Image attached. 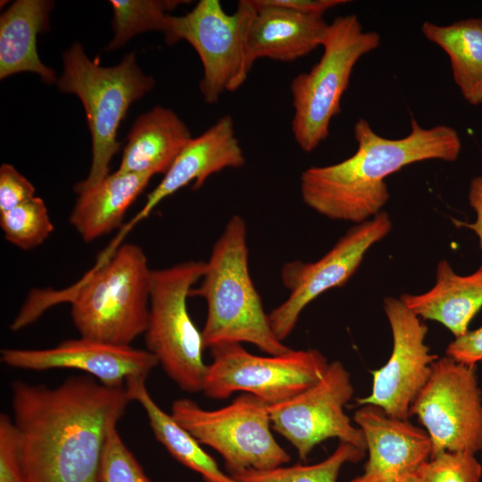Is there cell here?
Instances as JSON below:
<instances>
[{
	"label": "cell",
	"mask_w": 482,
	"mask_h": 482,
	"mask_svg": "<svg viewBox=\"0 0 482 482\" xmlns=\"http://www.w3.org/2000/svg\"><path fill=\"white\" fill-rule=\"evenodd\" d=\"M400 299L420 319L436 321L455 337H461L482 308V269L460 275L447 260H441L435 285L429 290L419 295L403 294Z\"/></svg>",
	"instance_id": "19"
},
{
	"label": "cell",
	"mask_w": 482,
	"mask_h": 482,
	"mask_svg": "<svg viewBox=\"0 0 482 482\" xmlns=\"http://www.w3.org/2000/svg\"><path fill=\"white\" fill-rule=\"evenodd\" d=\"M152 270L143 249L124 244L101 257L82 278L62 291H31L11 325L19 330L47 308L68 302L81 337L130 345L147 328Z\"/></svg>",
	"instance_id": "3"
},
{
	"label": "cell",
	"mask_w": 482,
	"mask_h": 482,
	"mask_svg": "<svg viewBox=\"0 0 482 482\" xmlns=\"http://www.w3.org/2000/svg\"><path fill=\"white\" fill-rule=\"evenodd\" d=\"M0 227L4 238L22 250L40 245L54 229L45 202L37 196L0 213Z\"/></svg>",
	"instance_id": "27"
},
{
	"label": "cell",
	"mask_w": 482,
	"mask_h": 482,
	"mask_svg": "<svg viewBox=\"0 0 482 482\" xmlns=\"http://www.w3.org/2000/svg\"><path fill=\"white\" fill-rule=\"evenodd\" d=\"M445 355L467 365L482 363V326L455 337L447 345Z\"/></svg>",
	"instance_id": "32"
},
{
	"label": "cell",
	"mask_w": 482,
	"mask_h": 482,
	"mask_svg": "<svg viewBox=\"0 0 482 482\" xmlns=\"http://www.w3.org/2000/svg\"><path fill=\"white\" fill-rule=\"evenodd\" d=\"M253 2L255 12L247 35L253 64L260 58L294 62L322 45L328 25L323 17Z\"/></svg>",
	"instance_id": "18"
},
{
	"label": "cell",
	"mask_w": 482,
	"mask_h": 482,
	"mask_svg": "<svg viewBox=\"0 0 482 482\" xmlns=\"http://www.w3.org/2000/svg\"><path fill=\"white\" fill-rule=\"evenodd\" d=\"M145 380L141 377L129 378L125 388L130 400L144 409L157 441L175 460L200 474L204 482H238L223 472L201 444L157 405L146 388Z\"/></svg>",
	"instance_id": "24"
},
{
	"label": "cell",
	"mask_w": 482,
	"mask_h": 482,
	"mask_svg": "<svg viewBox=\"0 0 482 482\" xmlns=\"http://www.w3.org/2000/svg\"><path fill=\"white\" fill-rule=\"evenodd\" d=\"M254 12L253 0H240L232 14L219 0H201L184 15H169L165 41L171 46L185 40L197 53L203 65L199 88L206 104H216L223 93L237 90L247 79L253 65L247 35Z\"/></svg>",
	"instance_id": "8"
},
{
	"label": "cell",
	"mask_w": 482,
	"mask_h": 482,
	"mask_svg": "<svg viewBox=\"0 0 482 482\" xmlns=\"http://www.w3.org/2000/svg\"><path fill=\"white\" fill-rule=\"evenodd\" d=\"M245 162L234 120L230 115H223L201 135L189 140L161 182L148 194L144 207L129 229L147 217L159 203L189 183L193 182L192 189L197 190L212 174L227 168H240Z\"/></svg>",
	"instance_id": "17"
},
{
	"label": "cell",
	"mask_w": 482,
	"mask_h": 482,
	"mask_svg": "<svg viewBox=\"0 0 482 482\" xmlns=\"http://www.w3.org/2000/svg\"><path fill=\"white\" fill-rule=\"evenodd\" d=\"M99 482H151L114 426L102 455Z\"/></svg>",
	"instance_id": "29"
},
{
	"label": "cell",
	"mask_w": 482,
	"mask_h": 482,
	"mask_svg": "<svg viewBox=\"0 0 482 482\" xmlns=\"http://www.w3.org/2000/svg\"><path fill=\"white\" fill-rule=\"evenodd\" d=\"M153 175L120 172L109 174L96 186L78 194L70 223L85 242H91L118 228Z\"/></svg>",
	"instance_id": "22"
},
{
	"label": "cell",
	"mask_w": 482,
	"mask_h": 482,
	"mask_svg": "<svg viewBox=\"0 0 482 482\" xmlns=\"http://www.w3.org/2000/svg\"><path fill=\"white\" fill-rule=\"evenodd\" d=\"M210 350L212 362L207 367L202 392L215 400L242 392L269 405L277 404L318 382L329 364L317 349L259 356L240 343H222Z\"/></svg>",
	"instance_id": "10"
},
{
	"label": "cell",
	"mask_w": 482,
	"mask_h": 482,
	"mask_svg": "<svg viewBox=\"0 0 482 482\" xmlns=\"http://www.w3.org/2000/svg\"><path fill=\"white\" fill-rule=\"evenodd\" d=\"M170 415L201 445L220 454L229 475L270 470L291 460L271 433L269 404L242 393L229 404L205 410L188 398L175 400Z\"/></svg>",
	"instance_id": "9"
},
{
	"label": "cell",
	"mask_w": 482,
	"mask_h": 482,
	"mask_svg": "<svg viewBox=\"0 0 482 482\" xmlns=\"http://www.w3.org/2000/svg\"><path fill=\"white\" fill-rule=\"evenodd\" d=\"M191 138L175 112L156 105L133 123L117 170L164 175Z\"/></svg>",
	"instance_id": "20"
},
{
	"label": "cell",
	"mask_w": 482,
	"mask_h": 482,
	"mask_svg": "<svg viewBox=\"0 0 482 482\" xmlns=\"http://www.w3.org/2000/svg\"><path fill=\"white\" fill-rule=\"evenodd\" d=\"M418 473L425 482H480L482 466L475 453L442 452L431 456Z\"/></svg>",
	"instance_id": "28"
},
{
	"label": "cell",
	"mask_w": 482,
	"mask_h": 482,
	"mask_svg": "<svg viewBox=\"0 0 482 482\" xmlns=\"http://www.w3.org/2000/svg\"><path fill=\"white\" fill-rule=\"evenodd\" d=\"M54 2L17 0L0 18V79L29 71L46 84L57 82L56 73L40 60L37 39L49 29Z\"/></svg>",
	"instance_id": "21"
},
{
	"label": "cell",
	"mask_w": 482,
	"mask_h": 482,
	"mask_svg": "<svg viewBox=\"0 0 482 482\" xmlns=\"http://www.w3.org/2000/svg\"><path fill=\"white\" fill-rule=\"evenodd\" d=\"M188 1L181 0H112L113 37L107 50L124 46L133 37L150 30L163 31L169 12Z\"/></svg>",
	"instance_id": "26"
},
{
	"label": "cell",
	"mask_w": 482,
	"mask_h": 482,
	"mask_svg": "<svg viewBox=\"0 0 482 482\" xmlns=\"http://www.w3.org/2000/svg\"><path fill=\"white\" fill-rule=\"evenodd\" d=\"M35 187L12 164L0 167V213L9 211L34 197Z\"/></svg>",
	"instance_id": "31"
},
{
	"label": "cell",
	"mask_w": 482,
	"mask_h": 482,
	"mask_svg": "<svg viewBox=\"0 0 482 482\" xmlns=\"http://www.w3.org/2000/svg\"><path fill=\"white\" fill-rule=\"evenodd\" d=\"M421 32L449 57L454 83L466 102L482 105V18L448 25L425 21Z\"/></svg>",
	"instance_id": "23"
},
{
	"label": "cell",
	"mask_w": 482,
	"mask_h": 482,
	"mask_svg": "<svg viewBox=\"0 0 482 482\" xmlns=\"http://www.w3.org/2000/svg\"><path fill=\"white\" fill-rule=\"evenodd\" d=\"M63 71L58 89L77 96L85 109L92 141V161L87 178L74 186L79 194L102 181L120 149L117 132L129 106L154 87V79L138 66L130 53L114 66L90 59L79 43L62 54Z\"/></svg>",
	"instance_id": "5"
},
{
	"label": "cell",
	"mask_w": 482,
	"mask_h": 482,
	"mask_svg": "<svg viewBox=\"0 0 482 482\" xmlns=\"http://www.w3.org/2000/svg\"><path fill=\"white\" fill-rule=\"evenodd\" d=\"M265 5L292 10L300 13L320 16L328 10L348 3L346 0H258Z\"/></svg>",
	"instance_id": "33"
},
{
	"label": "cell",
	"mask_w": 482,
	"mask_h": 482,
	"mask_svg": "<svg viewBox=\"0 0 482 482\" xmlns=\"http://www.w3.org/2000/svg\"><path fill=\"white\" fill-rule=\"evenodd\" d=\"M380 41L378 32L365 30L355 14L337 16L328 25L320 59L290 83L292 133L303 152L313 151L328 137L331 120L341 112L354 66Z\"/></svg>",
	"instance_id": "6"
},
{
	"label": "cell",
	"mask_w": 482,
	"mask_h": 482,
	"mask_svg": "<svg viewBox=\"0 0 482 482\" xmlns=\"http://www.w3.org/2000/svg\"><path fill=\"white\" fill-rule=\"evenodd\" d=\"M383 309L392 332V353L381 368L371 372L370 394L356 401L359 406L372 405L391 418L408 420L438 356L425 343L427 325L400 298L385 297Z\"/></svg>",
	"instance_id": "14"
},
{
	"label": "cell",
	"mask_w": 482,
	"mask_h": 482,
	"mask_svg": "<svg viewBox=\"0 0 482 482\" xmlns=\"http://www.w3.org/2000/svg\"><path fill=\"white\" fill-rule=\"evenodd\" d=\"M356 152L327 166L305 169L300 178L303 203L335 220L364 222L382 211L390 194L385 179L403 167L428 160L455 162L461 150L453 127L423 128L411 118V131L391 139L376 133L360 118L353 126Z\"/></svg>",
	"instance_id": "2"
},
{
	"label": "cell",
	"mask_w": 482,
	"mask_h": 482,
	"mask_svg": "<svg viewBox=\"0 0 482 482\" xmlns=\"http://www.w3.org/2000/svg\"><path fill=\"white\" fill-rule=\"evenodd\" d=\"M0 482H24L17 429L4 413L0 416Z\"/></svg>",
	"instance_id": "30"
},
{
	"label": "cell",
	"mask_w": 482,
	"mask_h": 482,
	"mask_svg": "<svg viewBox=\"0 0 482 482\" xmlns=\"http://www.w3.org/2000/svg\"><path fill=\"white\" fill-rule=\"evenodd\" d=\"M1 361L10 367L36 371L74 369L112 388L125 387L131 378H147L159 364L147 350L85 337L65 340L47 349L4 348Z\"/></svg>",
	"instance_id": "15"
},
{
	"label": "cell",
	"mask_w": 482,
	"mask_h": 482,
	"mask_svg": "<svg viewBox=\"0 0 482 482\" xmlns=\"http://www.w3.org/2000/svg\"><path fill=\"white\" fill-rule=\"evenodd\" d=\"M392 229L389 215L381 211L350 228L320 259L292 261L281 269L289 295L269 313L271 328L283 342L295 328L303 309L324 292L344 286L356 272L367 252Z\"/></svg>",
	"instance_id": "12"
},
{
	"label": "cell",
	"mask_w": 482,
	"mask_h": 482,
	"mask_svg": "<svg viewBox=\"0 0 482 482\" xmlns=\"http://www.w3.org/2000/svg\"><path fill=\"white\" fill-rule=\"evenodd\" d=\"M468 199L476 214L475 221L471 223L455 221V224L467 228L477 235L482 253V175L476 176L470 180ZM479 267L482 269V262Z\"/></svg>",
	"instance_id": "34"
},
{
	"label": "cell",
	"mask_w": 482,
	"mask_h": 482,
	"mask_svg": "<svg viewBox=\"0 0 482 482\" xmlns=\"http://www.w3.org/2000/svg\"><path fill=\"white\" fill-rule=\"evenodd\" d=\"M366 450L345 442H339L336 450L325 460L314 464L279 466L270 470H245L230 476L238 482H337L345 463L363 459Z\"/></svg>",
	"instance_id": "25"
},
{
	"label": "cell",
	"mask_w": 482,
	"mask_h": 482,
	"mask_svg": "<svg viewBox=\"0 0 482 482\" xmlns=\"http://www.w3.org/2000/svg\"><path fill=\"white\" fill-rule=\"evenodd\" d=\"M353 420L369 455L363 472L350 482H405L431 457L428 433L408 420L391 418L372 405L361 406Z\"/></svg>",
	"instance_id": "16"
},
{
	"label": "cell",
	"mask_w": 482,
	"mask_h": 482,
	"mask_svg": "<svg viewBox=\"0 0 482 482\" xmlns=\"http://www.w3.org/2000/svg\"><path fill=\"white\" fill-rule=\"evenodd\" d=\"M405 482H425L422 477L417 472L411 476Z\"/></svg>",
	"instance_id": "35"
},
{
	"label": "cell",
	"mask_w": 482,
	"mask_h": 482,
	"mask_svg": "<svg viewBox=\"0 0 482 482\" xmlns=\"http://www.w3.org/2000/svg\"><path fill=\"white\" fill-rule=\"evenodd\" d=\"M205 262L186 261L152 270L149 317L145 335L146 350L178 386L187 393L202 392L207 367L202 332L191 320L187 299L201 280Z\"/></svg>",
	"instance_id": "7"
},
{
	"label": "cell",
	"mask_w": 482,
	"mask_h": 482,
	"mask_svg": "<svg viewBox=\"0 0 482 482\" xmlns=\"http://www.w3.org/2000/svg\"><path fill=\"white\" fill-rule=\"evenodd\" d=\"M189 296L203 297L207 317L202 330L205 348L222 343H249L278 355L292 349L274 334L269 314L251 278L246 225L234 215L227 222L205 262V271Z\"/></svg>",
	"instance_id": "4"
},
{
	"label": "cell",
	"mask_w": 482,
	"mask_h": 482,
	"mask_svg": "<svg viewBox=\"0 0 482 482\" xmlns=\"http://www.w3.org/2000/svg\"><path fill=\"white\" fill-rule=\"evenodd\" d=\"M353 395L349 371L340 362H330L314 385L282 403L269 405L271 427L291 443L302 461L329 438L366 450L362 431L345 412Z\"/></svg>",
	"instance_id": "13"
},
{
	"label": "cell",
	"mask_w": 482,
	"mask_h": 482,
	"mask_svg": "<svg viewBox=\"0 0 482 482\" xmlns=\"http://www.w3.org/2000/svg\"><path fill=\"white\" fill-rule=\"evenodd\" d=\"M428 433L431 456L442 452L482 450V391L477 365L438 357L411 407Z\"/></svg>",
	"instance_id": "11"
},
{
	"label": "cell",
	"mask_w": 482,
	"mask_h": 482,
	"mask_svg": "<svg viewBox=\"0 0 482 482\" xmlns=\"http://www.w3.org/2000/svg\"><path fill=\"white\" fill-rule=\"evenodd\" d=\"M24 482H99L110 430L131 401L125 387L71 377L49 388L12 384Z\"/></svg>",
	"instance_id": "1"
}]
</instances>
